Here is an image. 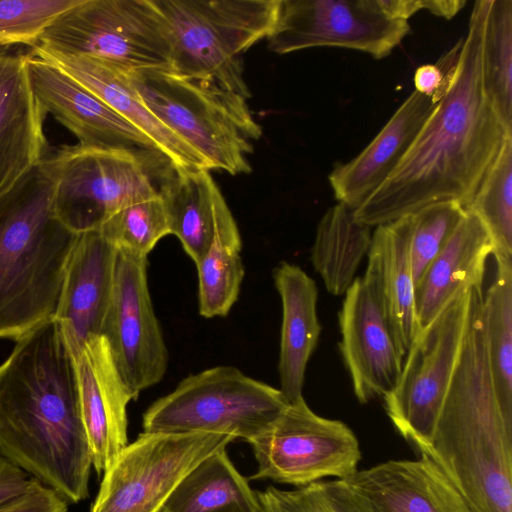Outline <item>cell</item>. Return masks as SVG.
Wrapping results in <instances>:
<instances>
[{
    "label": "cell",
    "instance_id": "cell-6",
    "mask_svg": "<svg viewBox=\"0 0 512 512\" xmlns=\"http://www.w3.org/2000/svg\"><path fill=\"white\" fill-rule=\"evenodd\" d=\"M168 30L175 73L211 78L247 100L243 54L271 33L280 0H151Z\"/></svg>",
    "mask_w": 512,
    "mask_h": 512
},
{
    "label": "cell",
    "instance_id": "cell-8",
    "mask_svg": "<svg viewBox=\"0 0 512 512\" xmlns=\"http://www.w3.org/2000/svg\"><path fill=\"white\" fill-rule=\"evenodd\" d=\"M38 44L126 74L171 70L168 30L151 0H81L45 30Z\"/></svg>",
    "mask_w": 512,
    "mask_h": 512
},
{
    "label": "cell",
    "instance_id": "cell-37",
    "mask_svg": "<svg viewBox=\"0 0 512 512\" xmlns=\"http://www.w3.org/2000/svg\"><path fill=\"white\" fill-rule=\"evenodd\" d=\"M68 502L53 489L33 479L29 488L0 506V512H67Z\"/></svg>",
    "mask_w": 512,
    "mask_h": 512
},
{
    "label": "cell",
    "instance_id": "cell-29",
    "mask_svg": "<svg viewBox=\"0 0 512 512\" xmlns=\"http://www.w3.org/2000/svg\"><path fill=\"white\" fill-rule=\"evenodd\" d=\"M495 263V278L483 294L485 345L497 401L512 429V261Z\"/></svg>",
    "mask_w": 512,
    "mask_h": 512
},
{
    "label": "cell",
    "instance_id": "cell-5",
    "mask_svg": "<svg viewBox=\"0 0 512 512\" xmlns=\"http://www.w3.org/2000/svg\"><path fill=\"white\" fill-rule=\"evenodd\" d=\"M145 106L206 161L231 175L252 171L248 156L262 136L247 99L211 78L169 69L127 74Z\"/></svg>",
    "mask_w": 512,
    "mask_h": 512
},
{
    "label": "cell",
    "instance_id": "cell-23",
    "mask_svg": "<svg viewBox=\"0 0 512 512\" xmlns=\"http://www.w3.org/2000/svg\"><path fill=\"white\" fill-rule=\"evenodd\" d=\"M436 103L413 91L373 140L354 158L337 164L329 182L338 203L354 210L396 169Z\"/></svg>",
    "mask_w": 512,
    "mask_h": 512
},
{
    "label": "cell",
    "instance_id": "cell-26",
    "mask_svg": "<svg viewBox=\"0 0 512 512\" xmlns=\"http://www.w3.org/2000/svg\"><path fill=\"white\" fill-rule=\"evenodd\" d=\"M282 303L278 372L288 404L303 398L308 361L321 332L315 281L298 265L282 261L273 271Z\"/></svg>",
    "mask_w": 512,
    "mask_h": 512
},
{
    "label": "cell",
    "instance_id": "cell-22",
    "mask_svg": "<svg viewBox=\"0 0 512 512\" xmlns=\"http://www.w3.org/2000/svg\"><path fill=\"white\" fill-rule=\"evenodd\" d=\"M170 233L196 264L219 238L242 248L236 221L209 170H172L159 187Z\"/></svg>",
    "mask_w": 512,
    "mask_h": 512
},
{
    "label": "cell",
    "instance_id": "cell-38",
    "mask_svg": "<svg viewBox=\"0 0 512 512\" xmlns=\"http://www.w3.org/2000/svg\"><path fill=\"white\" fill-rule=\"evenodd\" d=\"M415 91L428 96L437 103L444 93L446 86V71L443 63L425 64L418 67L414 73Z\"/></svg>",
    "mask_w": 512,
    "mask_h": 512
},
{
    "label": "cell",
    "instance_id": "cell-2",
    "mask_svg": "<svg viewBox=\"0 0 512 512\" xmlns=\"http://www.w3.org/2000/svg\"><path fill=\"white\" fill-rule=\"evenodd\" d=\"M0 454L68 504L89 496L92 456L54 319L14 342L0 364Z\"/></svg>",
    "mask_w": 512,
    "mask_h": 512
},
{
    "label": "cell",
    "instance_id": "cell-7",
    "mask_svg": "<svg viewBox=\"0 0 512 512\" xmlns=\"http://www.w3.org/2000/svg\"><path fill=\"white\" fill-rule=\"evenodd\" d=\"M288 405L280 389L233 366H216L184 378L142 419L146 433H220L249 442Z\"/></svg>",
    "mask_w": 512,
    "mask_h": 512
},
{
    "label": "cell",
    "instance_id": "cell-16",
    "mask_svg": "<svg viewBox=\"0 0 512 512\" xmlns=\"http://www.w3.org/2000/svg\"><path fill=\"white\" fill-rule=\"evenodd\" d=\"M63 341L71 359L92 465L100 475L128 445L127 406L133 398L103 335L89 336L80 344Z\"/></svg>",
    "mask_w": 512,
    "mask_h": 512
},
{
    "label": "cell",
    "instance_id": "cell-14",
    "mask_svg": "<svg viewBox=\"0 0 512 512\" xmlns=\"http://www.w3.org/2000/svg\"><path fill=\"white\" fill-rule=\"evenodd\" d=\"M147 257L117 249L114 288L101 335L133 400L157 384L168 366V350L153 309Z\"/></svg>",
    "mask_w": 512,
    "mask_h": 512
},
{
    "label": "cell",
    "instance_id": "cell-12",
    "mask_svg": "<svg viewBox=\"0 0 512 512\" xmlns=\"http://www.w3.org/2000/svg\"><path fill=\"white\" fill-rule=\"evenodd\" d=\"M258 469L252 480L297 487L326 477L345 479L358 470L359 441L342 421L314 413L304 397L286 406L275 422L249 441Z\"/></svg>",
    "mask_w": 512,
    "mask_h": 512
},
{
    "label": "cell",
    "instance_id": "cell-11",
    "mask_svg": "<svg viewBox=\"0 0 512 512\" xmlns=\"http://www.w3.org/2000/svg\"><path fill=\"white\" fill-rule=\"evenodd\" d=\"M235 440L220 433H141L103 473L89 512H158L203 459Z\"/></svg>",
    "mask_w": 512,
    "mask_h": 512
},
{
    "label": "cell",
    "instance_id": "cell-3",
    "mask_svg": "<svg viewBox=\"0 0 512 512\" xmlns=\"http://www.w3.org/2000/svg\"><path fill=\"white\" fill-rule=\"evenodd\" d=\"M482 304V288H470L459 356L425 454L473 512H512V429L494 390Z\"/></svg>",
    "mask_w": 512,
    "mask_h": 512
},
{
    "label": "cell",
    "instance_id": "cell-35",
    "mask_svg": "<svg viewBox=\"0 0 512 512\" xmlns=\"http://www.w3.org/2000/svg\"><path fill=\"white\" fill-rule=\"evenodd\" d=\"M81 0H0V46L38 44L45 30Z\"/></svg>",
    "mask_w": 512,
    "mask_h": 512
},
{
    "label": "cell",
    "instance_id": "cell-30",
    "mask_svg": "<svg viewBox=\"0 0 512 512\" xmlns=\"http://www.w3.org/2000/svg\"><path fill=\"white\" fill-rule=\"evenodd\" d=\"M488 231L495 260L512 261V138H508L465 208Z\"/></svg>",
    "mask_w": 512,
    "mask_h": 512
},
{
    "label": "cell",
    "instance_id": "cell-40",
    "mask_svg": "<svg viewBox=\"0 0 512 512\" xmlns=\"http://www.w3.org/2000/svg\"><path fill=\"white\" fill-rule=\"evenodd\" d=\"M383 11L392 19L408 21L411 16L424 10V0H378Z\"/></svg>",
    "mask_w": 512,
    "mask_h": 512
},
{
    "label": "cell",
    "instance_id": "cell-41",
    "mask_svg": "<svg viewBox=\"0 0 512 512\" xmlns=\"http://www.w3.org/2000/svg\"><path fill=\"white\" fill-rule=\"evenodd\" d=\"M465 4V0H425V10L436 16L451 19Z\"/></svg>",
    "mask_w": 512,
    "mask_h": 512
},
{
    "label": "cell",
    "instance_id": "cell-39",
    "mask_svg": "<svg viewBox=\"0 0 512 512\" xmlns=\"http://www.w3.org/2000/svg\"><path fill=\"white\" fill-rule=\"evenodd\" d=\"M33 478L0 454V506L25 492Z\"/></svg>",
    "mask_w": 512,
    "mask_h": 512
},
{
    "label": "cell",
    "instance_id": "cell-28",
    "mask_svg": "<svg viewBox=\"0 0 512 512\" xmlns=\"http://www.w3.org/2000/svg\"><path fill=\"white\" fill-rule=\"evenodd\" d=\"M371 241V228L356 221L349 207L337 203L325 212L317 226L311 262L329 293L347 292Z\"/></svg>",
    "mask_w": 512,
    "mask_h": 512
},
{
    "label": "cell",
    "instance_id": "cell-10",
    "mask_svg": "<svg viewBox=\"0 0 512 512\" xmlns=\"http://www.w3.org/2000/svg\"><path fill=\"white\" fill-rule=\"evenodd\" d=\"M468 290L454 297L419 331L405 356L396 386L382 397L393 426L420 454L428 450L457 363Z\"/></svg>",
    "mask_w": 512,
    "mask_h": 512
},
{
    "label": "cell",
    "instance_id": "cell-1",
    "mask_svg": "<svg viewBox=\"0 0 512 512\" xmlns=\"http://www.w3.org/2000/svg\"><path fill=\"white\" fill-rule=\"evenodd\" d=\"M487 7L488 0L474 2L466 36L440 59L444 93L396 169L353 210L359 223L377 227L441 201L466 208L512 138L483 83Z\"/></svg>",
    "mask_w": 512,
    "mask_h": 512
},
{
    "label": "cell",
    "instance_id": "cell-20",
    "mask_svg": "<svg viewBox=\"0 0 512 512\" xmlns=\"http://www.w3.org/2000/svg\"><path fill=\"white\" fill-rule=\"evenodd\" d=\"M30 52L57 67L138 128L174 170H209L202 156L145 106L126 73L99 60L40 44L32 47Z\"/></svg>",
    "mask_w": 512,
    "mask_h": 512
},
{
    "label": "cell",
    "instance_id": "cell-18",
    "mask_svg": "<svg viewBox=\"0 0 512 512\" xmlns=\"http://www.w3.org/2000/svg\"><path fill=\"white\" fill-rule=\"evenodd\" d=\"M46 115L31 87L26 54L0 46V206L46 156Z\"/></svg>",
    "mask_w": 512,
    "mask_h": 512
},
{
    "label": "cell",
    "instance_id": "cell-9",
    "mask_svg": "<svg viewBox=\"0 0 512 512\" xmlns=\"http://www.w3.org/2000/svg\"><path fill=\"white\" fill-rule=\"evenodd\" d=\"M57 211L75 232L98 231L124 206L159 193L152 172L127 153L64 145L40 163Z\"/></svg>",
    "mask_w": 512,
    "mask_h": 512
},
{
    "label": "cell",
    "instance_id": "cell-24",
    "mask_svg": "<svg viewBox=\"0 0 512 512\" xmlns=\"http://www.w3.org/2000/svg\"><path fill=\"white\" fill-rule=\"evenodd\" d=\"M410 226V215H406L376 227L362 277L371 288L403 358L420 331L409 255Z\"/></svg>",
    "mask_w": 512,
    "mask_h": 512
},
{
    "label": "cell",
    "instance_id": "cell-36",
    "mask_svg": "<svg viewBox=\"0 0 512 512\" xmlns=\"http://www.w3.org/2000/svg\"><path fill=\"white\" fill-rule=\"evenodd\" d=\"M256 495L261 512H358L342 479L320 480L293 490L269 486Z\"/></svg>",
    "mask_w": 512,
    "mask_h": 512
},
{
    "label": "cell",
    "instance_id": "cell-33",
    "mask_svg": "<svg viewBox=\"0 0 512 512\" xmlns=\"http://www.w3.org/2000/svg\"><path fill=\"white\" fill-rule=\"evenodd\" d=\"M240 251L217 238L195 264L199 313L203 317H224L237 301L245 274Z\"/></svg>",
    "mask_w": 512,
    "mask_h": 512
},
{
    "label": "cell",
    "instance_id": "cell-34",
    "mask_svg": "<svg viewBox=\"0 0 512 512\" xmlns=\"http://www.w3.org/2000/svg\"><path fill=\"white\" fill-rule=\"evenodd\" d=\"M465 213L466 209L459 202L441 201L409 214V255L414 286L443 249Z\"/></svg>",
    "mask_w": 512,
    "mask_h": 512
},
{
    "label": "cell",
    "instance_id": "cell-17",
    "mask_svg": "<svg viewBox=\"0 0 512 512\" xmlns=\"http://www.w3.org/2000/svg\"><path fill=\"white\" fill-rule=\"evenodd\" d=\"M338 314L339 350L357 400L365 404L396 386L401 355L377 300L363 278H356Z\"/></svg>",
    "mask_w": 512,
    "mask_h": 512
},
{
    "label": "cell",
    "instance_id": "cell-21",
    "mask_svg": "<svg viewBox=\"0 0 512 512\" xmlns=\"http://www.w3.org/2000/svg\"><path fill=\"white\" fill-rule=\"evenodd\" d=\"M117 249L98 231L80 232L69 258L53 319L61 335L82 343L101 335L110 305Z\"/></svg>",
    "mask_w": 512,
    "mask_h": 512
},
{
    "label": "cell",
    "instance_id": "cell-32",
    "mask_svg": "<svg viewBox=\"0 0 512 512\" xmlns=\"http://www.w3.org/2000/svg\"><path fill=\"white\" fill-rule=\"evenodd\" d=\"M98 232L116 249L147 257L160 239L171 234L160 193L124 206Z\"/></svg>",
    "mask_w": 512,
    "mask_h": 512
},
{
    "label": "cell",
    "instance_id": "cell-25",
    "mask_svg": "<svg viewBox=\"0 0 512 512\" xmlns=\"http://www.w3.org/2000/svg\"><path fill=\"white\" fill-rule=\"evenodd\" d=\"M493 252L488 231L472 211L466 213L451 237L414 286L415 314L424 329L457 295L482 287L486 261Z\"/></svg>",
    "mask_w": 512,
    "mask_h": 512
},
{
    "label": "cell",
    "instance_id": "cell-19",
    "mask_svg": "<svg viewBox=\"0 0 512 512\" xmlns=\"http://www.w3.org/2000/svg\"><path fill=\"white\" fill-rule=\"evenodd\" d=\"M389 460L342 479L358 512H473L426 454Z\"/></svg>",
    "mask_w": 512,
    "mask_h": 512
},
{
    "label": "cell",
    "instance_id": "cell-31",
    "mask_svg": "<svg viewBox=\"0 0 512 512\" xmlns=\"http://www.w3.org/2000/svg\"><path fill=\"white\" fill-rule=\"evenodd\" d=\"M482 69L485 91L512 129V0H488Z\"/></svg>",
    "mask_w": 512,
    "mask_h": 512
},
{
    "label": "cell",
    "instance_id": "cell-27",
    "mask_svg": "<svg viewBox=\"0 0 512 512\" xmlns=\"http://www.w3.org/2000/svg\"><path fill=\"white\" fill-rule=\"evenodd\" d=\"M223 446L175 487L158 512H261L256 492Z\"/></svg>",
    "mask_w": 512,
    "mask_h": 512
},
{
    "label": "cell",
    "instance_id": "cell-15",
    "mask_svg": "<svg viewBox=\"0 0 512 512\" xmlns=\"http://www.w3.org/2000/svg\"><path fill=\"white\" fill-rule=\"evenodd\" d=\"M26 61L36 99L46 114L77 138L78 145L127 153L162 180L174 170L144 133L93 93L30 51Z\"/></svg>",
    "mask_w": 512,
    "mask_h": 512
},
{
    "label": "cell",
    "instance_id": "cell-13",
    "mask_svg": "<svg viewBox=\"0 0 512 512\" xmlns=\"http://www.w3.org/2000/svg\"><path fill=\"white\" fill-rule=\"evenodd\" d=\"M378 0H280L268 49L287 54L316 47L357 50L382 59L410 33Z\"/></svg>",
    "mask_w": 512,
    "mask_h": 512
},
{
    "label": "cell",
    "instance_id": "cell-4",
    "mask_svg": "<svg viewBox=\"0 0 512 512\" xmlns=\"http://www.w3.org/2000/svg\"><path fill=\"white\" fill-rule=\"evenodd\" d=\"M78 235L39 165L0 206V340L16 342L53 319Z\"/></svg>",
    "mask_w": 512,
    "mask_h": 512
}]
</instances>
